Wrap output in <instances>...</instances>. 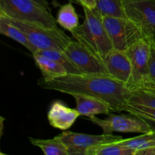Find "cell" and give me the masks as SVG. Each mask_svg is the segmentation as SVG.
<instances>
[{"label": "cell", "instance_id": "obj_9", "mask_svg": "<svg viewBox=\"0 0 155 155\" xmlns=\"http://www.w3.org/2000/svg\"><path fill=\"white\" fill-rule=\"evenodd\" d=\"M126 15L137 23L145 37L155 41V0H123Z\"/></svg>", "mask_w": 155, "mask_h": 155}, {"label": "cell", "instance_id": "obj_28", "mask_svg": "<svg viewBox=\"0 0 155 155\" xmlns=\"http://www.w3.org/2000/svg\"><path fill=\"white\" fill-rule=\"evenodd\" d=\"M70 1H71V2H74L77 3V4L81 5V3H80V0H70Z\"/></svg>", "mask_w": 155, "mask_h": 155}, {"label": "cell", "instance_id": "obj_22", "mask_svg": "<svg viewBox=\"0 0 155 155\" xmlns=\"http://www.w3.org/2000/svg\"><path fill=\"white\" fill-rule=\"evenodd\" d=\"M129 102L155 109V93L145 89L131 91Z\"/></svg>", "mask_w": 155, "mask_h": 155}, {"label": "cell", "instance_id": "obj_26", "mask_svg": "<svg viewBox=\"0 0 155 155\" xmlns=\"http://www.w3.org/2000/svg\"><path fill=\"white\" fill-rule=\"evenodd\" d=\"M34 1L36 2L37 3H39V4L41 5L44 6L45 8H46L50 9L49 5H48V2H47L46 0H34Z\"/></svg>", "mask_w": 155, "mask_h": 155}, {"label": "cell", "instance_id": "obj_24", "mask_svg": "<svg viewBox=\"0 0 155 155\" xmlns=\"http://www.w3.org/2000/svg\"><path fill=\"white\" fill-rule=\"evenodd\" d=\"M148 40L151 44V56H150L149 65H148V77L142 89L155 88V41L149 39Z\"/></svg>", "mask_w": 155, "mask_h": 155}, {"label": "cell", "instance_id": "obj_6", "mask_svg": "<svg viewBox=\"0 0 155 155\" xmlns=\"http://www.w3.org/2000/svg\"><path fill=\"white\" fill-rule=\"evenodd\" d=\"M89 120L99 127L104 134H112L113 133H147L153 130L148 120L130 113L129 114L110 113L104 119L94 117Z\"/></svg>", "mask_w": 155, "mask_h": 155}, {"label": "cell", "instance_id": "obj_29", "mask_svg": "<svg viewBox=\"0 0 155 155\" xmlns=\"http://www.w3.org/2000/svg\"><path fill=\"white\" fill-rule=\"evenodd\" d=\"M154 130H155V129H154Z\"/></svg>", "mask_w": 155, "mask_h": 155}, {"label": "cell", "instance_id": "obj_17", "mask_svg": "<svg viewBox=\"0 0 155 155\" xmlns=\"http://www.w3.org/2000/svg\"><path fill=\"white\" fill-rule=\"evenodd\" d=\"M56 20L62 28L71 33L80 25L78 15L71 2L61 6Z\"/></svg>", "mask_w": 155, "mask_h": 155}, {"label": "cell", "instance_id": "obj_10", "mask_svg": "<svg viewBox=\"0 0 155 155\" xmlns=\"http://www.w3.org/2000/svg\"><path fill=\"white\" fill-rule=\"evenodd\" d=\"M64 52L83 74L109 75L102 59L77 40L71 41Z\"/></svg>", "mask_w": 155, "mask_h": 155}, {"label": "cell", "instance_id": "obj_13", "mask_svg": "<svg viewBox=\"0 0 155 155\" xmlns=\"http://www.w3.org/2000/svg\"><path fill=\"white\" fill-rule=\"evenodd\" d=\"M76 101V109L80 116L92 118L99 114L108 115L111 113V107L107 101L86 94H71Z\"/></svg>", "mask_w": 155, "mask_h": 155}, {"label": "cell", "instance_id": "obj_2", "mask_svg": "<svg viewBox=\"0 0 155 155\" xmlns=\"http://www.w3.org/2000/svg\"><path fill=\"white\" fill-rule=\"evenodd\" d=\"M84 20L71 32L75 40L102 59L113 48L103 21V16L96 10L83 7Z\"/></svg>", "mask_w": 155, "mask_h": 155}, {"label": "cell", "instance_id": "obj_15", "mask_svg": "<svg viewBox=\"0 0 155 155\" xmlns=\"http://www.w3.org/2000/svg\"><path fill=\"white\" fill-rule=\"evenodd\" d=\"M0 33L21 44L23 46L28 49L32 54H35L37 51L34 45L29 41L28 38L24 34V32L11 23L9 20L3 15H0Z\"/></svg>", "mask_w": 155, "mask_h": 155}, {"label": "cell", "instance_id": "obj_23", "mask_svg": "<svg viewBox=\"0 0 155 155\" xmlns=\"http://www.w3.org/2000/svg\"><path fill=\"white\" fill-rule=\"evenodd\" d=\"M126 112L136 115L139 117L145 119L146 120H151L155 122V109L145 107L140 104L128 102Z\"/></svg>", "mask_w": 155, "mask_h": 155}, {"label": "cell", "instance_id": "obj_7", "mask_svg": "<svg viewBox=\"0 0 155 155\" xmlns=\"http://www.w3.org/2000/svg\"><path fill=\"white\" fill-rule=\"evenodd\" d=\"M130 58L132 66V76L129 89L131 91L142 89L148 73L151 44L148 38H143L126 51Z\"/></svg>", "mask_w": 155, "mask_h": 155}, {"label": "cell", "instance_id": "obj_3", "mask_svg": "<svg viewBox=\"0 0 155 155\" xmlns=\"http://www.w3.org/2000/svg\"><path fill=\"white\" fill-rule=\"evenodd\" d=\"M6 18L11 23L24 32L29 41L34 45L37 51L56 49L64 51L68 44L72 41L68 35L58 27L53 28L39 23L19 21L8 17Z\"/></svg>", "mask_w": 155, "mask_h": 155}, {"label": "cell", "instance_id": "obj_5", "mask_svg": "<svg viewBox=\"0 0 155 155\" xmlns=\"http://www.w3.org/2000/svg\"><path fill=\"white\" fill-rule=\"evenodd\" d=\"M113 48L126 51L131 45L145 38L140 26L128 17H103Z\"/></svg>", "mask_w": 155, "mask_h": 155}, {"label": "cell", "instance_id": "obj_21", "mask_svg": "<svg viewBox=\"0 0 155 155\" xmlns=\"http://www.w3.org/2000/svg\"><path fill=\"white\" fill-rule=\"evenodd\" d=\"M35 54H39L50 58L63 65L70 74H82L80 69L73 63L71 59L67 56L64 51L56 49H43L38 50Z\"/></svg>", "mask_w": 155, "mask_h": 155}, {"label": "cell", "instance_id": "obj_18", "mask_svg": "<svg viewBox=\"0 0 155 155\" xmlns=\"http://www.w3.org/2000/svg\"><path fill=\"white\" fill-rule=\"evenodd\" d=\"M119 143L123 146L127 147L132 150L136 151V154L139 151L155 147V130L147 133H142V135L130 139H123L119 141Z\"/></svg>", "mask_w": 155, "mask_h": 155}, {"label": "cell", "instance_id": "obj_4", "mask_svg": "<svg viewBox=\"0 0 155 155\" xmlns=\"http://www.w3.org/2000/svg\"><path fill=\"white\" fill-rule=\"evenodd\" d=\"M0 14L12 19L58 27L57 20L51 15L50 9L34 0H0Z\"/></svg>", "mask_w": 155, "mask_h": 155}, {"label": "cell", "instance_id": "obj_11", "mask_svg": "<svg viewBox=\"0 0 155 155\" xmlns=\"http://www.w3.org/2000/svg\"><path fill=\"white\" fill-rule=\"evenodd\" d=\"M102 61L109 75L128 86L132 76V66L127 53L112 48L103 58Z\"/></svg>", "mask_w": 155, "mask_h": 155}, {"label": "cell", "instance_id": "obj_12", "mask_svg": "<svg viewBox=\"0 0 155 155\" xmlns=\"http://www.w3.org/2000/svg\"><path fill=\"white\" fill-rule=\"evenodd\" d=\"M80 116L77 109L68 107L61 101H54L47 114L50 125L63 131L71 128Z\"/></svg>", "mask_w": 155, "mask_h": 155}, {"label": "cell", "instance_id": "obj_19", "mask_svg": "<svg viewBox=\"0 0 155 155\" xmlns=\"http://www.w3.org/2000/svg\"><path fill=\"white\" fill-rule=\"evenodd\" d=\"M136 152L127 147L123 146L118 142L101 144L89 148L86 155H136Z\"/></svg>", "mask_w": 155, "mask_h": 155}, {"label": "cell", "instance_id": "obj_27", "mask_svg": "<svg viewBox=\"0 0 155 155\" xmlns=\"http://www.w3.org/2000/svg\"><path fill=\"white\" fill-rule=\"evenodd\" d=\"M145 89V90L150 91V92H152L155 93V88H148V89Z\"/></svg>", "mask_w": 155, "mask_h": 155}, {"label": "cell", "instance_id": "obj_1", "mask_svg": "<svg viewBox=\"0 0 155 155\" xmlns=\"http://www.w3.org/2000/svg\"><path fill=\"white\" fill-rule=\"evenodd\" d=\"M38 85L42 89L71 95L86 94L107 101L112 112L126 111L131 90L125 83L107 74H70L57 78H41Z\"/></svg>", "mask_w": 155, "mask_h": 155}, {"label": "cell", "instance_id": "obj_16", "mask_svg": "<svg viewBox=\"0 0 155 155\" xmlns=\"http://www.w3.org/2000/svg\"><path fill=\"white\" fill-rule=\"evenodd\" d=\"M30 143L42 150L45 155H69L68 149L58 136L51 139L29 138Z\"/></svg>", "mask_w": 155, "mask_h": 155}, {"label": "cell", "instance_id": "obj_14", "mask_svg": "<svg viewBox=\"0 0 155 155\" xmlns=\"http://www.w3.org/2000/svg\"><path fill=\"white\" fill-rule=\"evenodd\" d=\"M33 57L36 66L42 73V78L45 80L63 77L68 74L63 65L50 58L39 54H33Z\"/></svg>", "mask_w": 155, "mask_h": 155}, {"label": "cell", "instance_id": "obj_25", "mask_svg": "<svg viewBox=\"0 0 155 155\" xmlns=\"http://www.w3.org/2000/svg\"><path fill=\"white\" fill-rule=\"evenodd\" d=\"M80 3L83 7H86L90 9H95L96 7L95 0H80Z\"/></svg>", "mask_w": 155, "mask_h": 155}, {"label": "cell", "instance_id": "obj_8", "mask_svg": "<svg viewBox=\"0 0 155 155\" xmlns=\"http://www.w3.org/2000/svg\"><path fill=\"white\" fill-rule=\"evenodd\" d=\"M68 149L69 155H86L89 148L101 144L118 142L124 138L113 134L90 135L85 133L64 131L58 135Z\"/></svg>", "mask_w": 155, "mask_h": 155}, {"label": "cell", "instance_id": "obj_20", "mask_svg": "<svg viewBox=\"0 0 155 155\" xmlns=\"http://www.w3.org/2000/svg\"><path fill=\"white\" fill-rule=\"evenodd\" d=\"M95 9L103 17H127L124 10L123 0H95Z\"/></svg>", "mask_w": 155, "mask_h": 155}]
</instances>
